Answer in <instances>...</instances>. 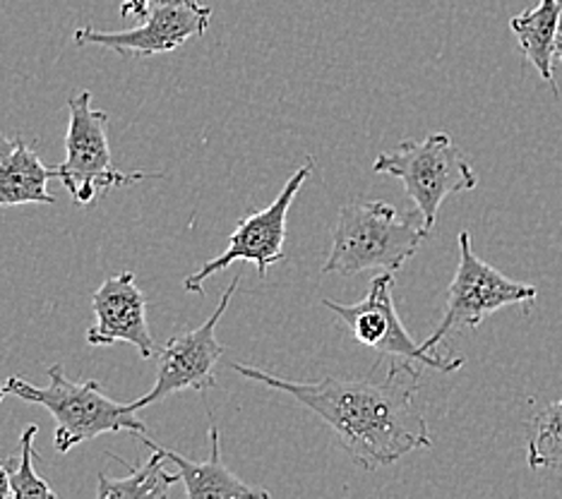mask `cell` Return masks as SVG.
Segmentation results:
<instances>
[{
	"label": "cell",
	"instance_id": "18",
	"mask_svg": "<svg viewBox=\"0 0 562 499\" xmlns=\"http://www.w3.org/2000/svg\"><path fill=\"white\" fill-rule=\"evenodd\" d=\"M157 0H123L121 5V18H139L145 20L149 15L151 5H155Z\"/></svg>",
	"mask_w": 562,
	"mask_h": 499
},
{
	"label": "cell",
	"instance_id": "7",
	"mask_svg": "<svg viewBox=\"0 0 562 499\" xmlns=\"http://www.w3.org/2000/svg\"><path fill=\"white\" fill-rule=\"evenodd\" d=\"M311 173H313V159L305 161L301 169L289 178L284 190L279 192L270 207L243 216V219L236 224V228L232 230V236H228L226 250L220 254V258L204 262L198 272L190 274L183 281V288L188 293H200L202 296V286L207 284V279L224 272V269H228L238 260L252 262L258 266L260 276H267V269L270 266L286 262V252H284L286 214Z\"/></svg>",
	"mask_w": 562,
	"mask_h": 499
},
{
	"label": "cell",
	"instance_id": "22",
	"mask_svg": "<svg viewBox=\"0 0 562 499\" xmlns=\"http://www.w3.org/2000/svg\"><path fill=\"white\" fill-rule=\"evenodd\" d=\"M166 499H169V497H166Z\"/></svg>",
	"mask_w": 562,
	"mask_h": 499
},
{
	"label": "cell",
	"instance_id": "4",
	"mask_svg": "<svg viewBox=\"0 0 562 499\" xmlns=\"http://www.w3.org/2000/svg\"><path fill=\"white\" fill-rule=\"evenodd\" d=\"M373 171L402 181L428 230L436 226L440 204L447 197L479 185V178L464 151L447 133H432L420 143L406 139L394 149L380 151L373 161Z\"/></svg>",
	"mask_w": 562,
	"mask_h": 499
},
{
	"label": "cell",
	"instance_id": "9",
	"mask_svg": "<svg viewBox=\"0 0 562 499\" xmlns=\"http://www.w3.org/2000/svg\"><path fill=\"white\" fill-rule=\"evenodd\" d=\"M240 286V276L232 281L228 291H224V296L216 305V310L210 315L207 322L193 331H183V334L171 337L166 341L157 358V379L151 384V389L131 404L133 411H143V408L164 401L166 396L178 394V392H204L212 389L216 384L214 377V367L222 361L224 355V345L216 341V325H220L222 315L226 313L228 303H232L236 288Z\"/></svg>",
	"mask_w": 562,
	"mask_h": 499
},
{
	"label": "cell",
	"instance_id": "3",
	"mask_svg": "<svg viewBox=\"0 0 562 499\" xmlns=\"http://www.w3.org/2000/svg\"><path fill=\"white\" fill-rule=\"evenodd\" d=\"M46 375V387H36L22 377H10L5 392L22 401L42 406L54 416V444L60 454H68L99 434L131 432L137 438L147 434V426L135 416L131 404L109 399L97 379L72 382L60 365H50Z\"/></svg>",
	"mask_w": 562,
	"mask_h": 499
},
{
	"label": "cell",
	"instance_id": "20",
	"mask_svg": "<svg viewBox=\"0 0 562 499\" xmlns=\"http://www.w3.org/2000/svg\"><path fill=\"white\" fill-rule=\"evenodd\" d=\"M555 58L562 60V22H560V32H558V42H555Z\"/></svg>",
	"mask_w": 562,
	"mask_h": 499
},
{
	"label": "cell",
	"instance_id": "2",
	"mask_svg": "<svg viewBox=\"0 0 562 499\" xmlns=\"http://www.w3.org/2000/svg\"><path fill=\"white\" fill-rule=\"evenodd\" d=\"M428 234L418 209L400 212L378 200L347 204L331 228V250L323 272L356 276L380 269L394 274L414 258Z\"/></svg>",
	"mask_w": 562,
	"mask_h": 499
},
{
	"label": "cell",
	"instance_id": "14",
	"mask_svg": "<svg viewBox=\"0 0 562 499\" xmlns=\"http://www.w3.org/2000/svg\"><path fill=\"white\" fill-rule=\"evenodd\" d=\"M560 22H562V0H539V5L509 20V30L515 32L524 58L539 70L543 82H548V87H551L553 97H558L553 60H555V42H558Z\"/></svg>",
	"mask_w": 562,
	"mask_h": 499
},
{
	"label": "cell",
	"instance_id": "8",
	"mask_svg": "<svg viewBox=\"0 0 562 499\" xmlns=\"http://www.w3.org/2000/svg\"><path fill=\"white\" fill-rule=\"evenodd\" d=\"M394 276L392 272H380L370 281L368 296L361 303L341 305L325 298L323 305L329 307L344 325L349 327L353 339L378 351L382 358H404L418 365H426L440 373H454L464 365V358H442L424 349V343H416L397 315L392 298Z\"/></svg>",
	"mask_w": 562,
	"mask_h": 499
},
{
	"label": "cell",
	"instance_id": "1",
	"mask_svg": "<svg viewBox=\"0 0 562 499\" xmlns=\"http://www.w3.org/2000/svg\"><path fill=\"white\" fill-rule=\"evenodd\" d=\"M385 361L387 373L382 379L291 382L246 363L232 367L240 377L289 394L335 430L341 450L356 466L378 470L432 444L428 422L416 408L420 373L404 358Z\"/></svg>",
	"mask_w": 562,
	"mask_h": 499
},
{
	"label": "cell",
	"instance_id": "21",
	"mask_svg": "<svg viewBox=\"0 0 562 499\" xmlns=\"http://www.w3.org/2000/svg\"><path fill=\"white\" fill-rule=\"evenodd\" d=\"M8 396V392H5V382H0V401H3Z\"/></svg>",
	"mask_w": 562,
	"mask_h": 499
},
{
	"label": "cell",
	"instance_id": "12",
	"mask_svg": "<svg viewBox=\"0 0 562 499\" xmlns=\"http://www.w3.org/2000/svg\"><path fill=\"white\" fill-rule=\"evenodd\" d=\"M210 458L207 461H190L173 450H166L157 442H151L147 434L139 438V442L147 444L149 450H159L166 461L178 466V476L186 485L188 499H272L270 490L252 488L246 480H240L234 470H228L222 461V440L220 430L210 428Z\"/></svg>",
	"mask_w": 562,
	"mask_h": 499
},
{
	"label": "cell",
	"instance_id": "16",
	"mask_svg": "<svg viewBox=\"0 0 562 499\" xmlns=\"http://www.w3.org/2000/svg\"><path fill=\"white\" fill-rule=\"evenodd\" d=\"M527 461L531 468H562V399L533 416Z\"/></svg>",
	"mask_w": 562,
	"mask_h": 499
},
{
	"label": "cell",
	"instance_id": "5",
	"mask_svg": "<svg viewBox=\"0 0 562 499\" xmlns=\"http://www.w3.org/2000/svg\"><path fill=\"white\" fill-rule=\"evenodd\" d=\"M68 133L66 159L54 166L56 181L63 183L68 195L78 204H92L109 190L133 185L155 175L147 171L123 173L113 166L109 147V113L92 106V94L80 92L68 97Z\"/></svg>",
	"mask_w": 562,
	"mask_h": 499
},
{
	"label": "cell",
	"instance_id": "10",
	"mask_svg": "<svg viewBox=\"0 0 562 499\" xmlns=\"http://www.w3.org/2000/svg\"><path fill=\"white\" fill-rule=\"evenodd\" d=\"M212 22V8L200 0H157L139 27L125 32L75 30V46H101L116 50L121 58L159 56L181 48L190 38H200Z\"/></svg>",
	"mask_w": 562,
	"mask_h": 499
},
{
	"label": "cell",
	"instance_id": "11",
	"mask_svg": "<svg viewBox=\"0 0 562 499\" xmlns=\"http://www.w3.org/2000/svg\"><path fill=\"white\" fill-rule=\"evenodd\" d=\"M92 307L97 322L87 329L89 345H111L123 341L135 345L139 358H145V361L159 353L147 325V298L139 291L135 272L131 269L109 276L94 291Z\"/></svg>",
	"mask_w": 562,
	"mask_h": 499
},
{
	"label": "cell",
	"instance_id": "13",
	"mask_svg": "<svg viewBox=\"0 0 562 499\" xmlns=\"http://www.w3.org/2000/svg\"><path fill=\"white\" fill-rule=\"evenodd\" d=\"M50 178H56L54 166H46L20 137L10 139L0 133V207L56 204L46 188Z\"/></svg>",
	"mask_w": 562,
	"mask_h": 499
},
{
	"label": "cell",
	"instance_id": "15",
	"mask_svg": "<svg viewBox=\"0 0 562 499\" xmlns=\"http://www.w3.org/2000/svg\"><path fill=\"white\" fill-rule=\"evenodd\" d=\"M155 456L147 458L145 464L133 466L131 461L113 456L127 468L125 478L99 473L97 483V499H166L176 483H181L178 473H166V456L159 450H151Z\"/></svg>",
	"mask_w": 562,
	"mask_h": 499
},
{
	"label": "cell",
	"instance_id": "19",
	"mask_svg": "<svg viewBox=\"0 0 562 499\" xmlns=\"http://www.w3.org/2000/svg\"><path fill=\"white\" fill-rule=\"evenodd\" d=\"M12 490H10V476L5 464H0V499H10Z\"/></svg>",
	"mask_w": 562,
	"mask_h": 499
},
{
	"label": "cell",
	"instance_id": "17",
	"mask_svg": "<svg viewBox=\"0 0 562 499\" xmlns=\"http://www.w3.org/2000/svg\"><path fill=\"white\" fill-rule=\"evenodd\" d=\"M36 434H40V428L30 426L22 432L20 454L8 456L3 461L10 476L12 499H58V495L50 490V485L34 470V461L40 458V454L34 450Z\"/></svg>",
	"mask_w": 562,
	"mask_h": 499
},
{
	"label": "cell",
	"instance_id": "6",
	"mask_svg": "<svg viewBox=\"0 0 562 499\" xmlns=\"http://www.w3.org/2000/svg\"><path fill=\"white\" fill-rule=\"evenodd\" d=\"M539 296V288L531 284L507 279L495 266L483 262L471 248V234H459V264L450 288H447L445 315L436 331L424 341V349L432 353L438 343L454 329H479L485 317L503 310L507 305H529Z\"/></svg>",
	"mask_w": 562,
	"mask_h": 499
}]
</instances>
